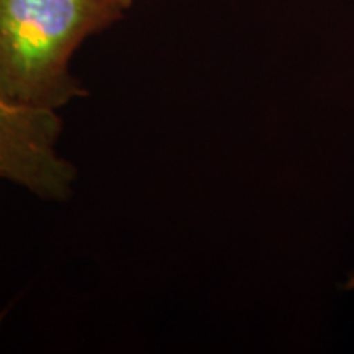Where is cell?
I'll list each match as a JSON object with an SVG mask.
<instances>
[{
  "instance_id": "obj_4",
  "label": "cell",
  "mask_w": 354,
  "mask_h": 354,
  "mask_svg": "<svg viewBox=\"0 0 354 354\" xmlns=\"http://www.w3.org/2000/svg\"><path fill=\"white\" fill-rule=\"evenodd\" d=\"M2 318H3V313H0V325H2Z\"/></svg>"
},
{
  "instance_id": "obj_3",
  "label": "cell",
  "mask_w": 354,
  "mask_h": 354,
  "mask_svg": "<svg viewBox=\"0 0 354 354\" xmlns=\"http://www.w3.org/2000/svg\"><path fill=\"white\" fill-rule=\"evenodd\" d=\"M353 287H354V272L348 277V282H346V289H353Z\"/></svg>"
},
{
  "instance_id": "obj_2",
  "label": "cell",
  "mask_w": 354,
  "mask_h": 354,
  "mask_svg": "<svg viewBox=\"0 0 354 354\" xmlns=\"http://www.w3.org/2000/svg\"><path fill=\"white\" fill-rule=\"evenodd\" d=\"M63 120L55 110L17 104L0 94V180L43 201L73 196L77 169L57 153Z\"/></svg>"
},
{
  "instance_id": "obj_1",
  "label": "cell",
  "mask_w": 354,
  "mask_h": 354,
  "mask_svg": "<svg viewBox=\"0 0 354 354\" xmlns=\"http://www.w3.org/2000/svg\"><path fill=\"white\" fill-rule=\"evenodd\" d=\"M131 6L133 0H0V94L55 112L86 97L71 59Z\"/></svg>"
}]
</instances>
